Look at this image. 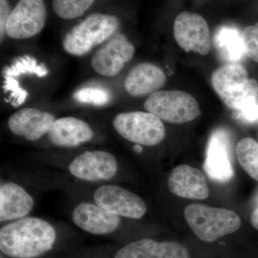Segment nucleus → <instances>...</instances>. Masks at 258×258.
I'll use <instances>...</instances> for the list:
<instances>
[{
	"label": "nucleus",
	"mask_w": 258,
	"mask_h": 258,
	"mask_svg": "<svg viewBox=\"0 0 258 258\" xmlns=\"http://www.w3.org/2000/svg\"><path fill=\"white\" fill-rule=\"evenodd\" d=\"M251 223L254 228L258 230V207L251 215Z\"/></svg>",
	"instance_id": "c85d7f7f"
},
{
	"label": "nucleus",
	"mask_w": 258,
	"mask_h": 258,
	"mask_svg": "<svg viewBox=\"0 0 258 258\" xmlns=\"http://www.w3.org/2000/svg\"><path fill=\"white\" fill-rule=\"evenodd\" d=\"M36 74L38 77H44L48 74V71L43 64L37 66V60L30 56L20 57L15 61V63L10 68H8L4 74L5 76H18L22 74Z\"/></svg>",
	"instance_id": "5701e85b"
},
{
	"label": "nucleus",
	"mask_w": 258,
	"mask_h": 258,
	"mask_svg": "<svg viewBox=\"0 0 258 258\" xmlns=\"http://www.w3.org/2000/svg\"><path fill=\"white\" fill-rule=\"evenodd\" d=\"M35 201L23 186L4 183L0 187V222H13L25 218L32 211Z\"/></svg>",
	"instance_id": "f3484780"
},
{
	"label": "nucleus",
	"mask_w": 258,
	"mask_h": 258,
	"mask_svg": "<svg viewBox=\"0 0 258 258\" xmlns=\"http://www.w3.org/2000/svg\"><path fill=\"white\" fill-rule=\"evenodd\" d=\"M76 101L81 103H90L96 106H103L110 101V93L104 88L96 87L83 88L74 94Z\"/></svg>",
	"instance_id": "b1692460"
},
{
	"label": "nucleus",
	"mask_w": 258,
	"mask_h": 258,
	"mask_svg": "<svg viewBox=\"0 0 258 258\" xmlns=\"http://www.w3.org/2000/svg\"><path fill=\"white\" fill-rule=\"evenodd\" d=\"M11 13L9 3L5 0L0 1V33H1V40H3L6 33V24L9 15Z\"/></svg>",
	"instance_id": "cd10ccee"
},
{
	"label": "nucleus",
	"mask_w": 258,
	"mask_h": 258,
	"mask_svg": "<svg viewBox=\"0 0 258 258\" xmlns=\"http://www.w3.org/2000/svg\"><path fill=\"white\" fill-rule=\"evenodd\" d=\"M113 125L120 137L137 145H157L165 137L162 120L149 112L118 113L113 118Z\"/></svg>",
	"instance_id": "423d86ee"
},
{
	"label": "nucleus",
	"mask_w": 258,
	"mask_h": 258,
	"mask_svg": "<svg viewBox=\"0 0 258 258\" xmlns=\"http://www.w3.org/2000/svg\"><path fill=\"white\" fill-rule=\"evenodd\" d=\"M242 39L244 53L254 62H258V24L244 28Z\"/></svg>",
	"instance_id": "393cba45"
},
{
	"label": "nucleus",
	"mask_w": 258,
	"mask_h": 258,
	"mask_svg": "<svg viewBox=\"0 0 258 258\" xmlns=\"http://www.w3.org/2000/svg\"><path fill=\"white\" fill-rule=\"evenodd\" d=\"M93 199L100 208L119 217L139 220L147 212L140 197L118 185H101L94 191Z\"/></svg>",
	"instance_id": "0eeeda50"
},
{
	"label": "nucleus",
	"mask_w": 258,
	"mask_h": 258,
	"mask_svg": "<svg viewBox=\"0 0 258 258\" xmlns=\"http://www.w3.org/2000/svg\"><path fill=\"white\" fill-rule=\"evenodd\" d=\"M134 52L133 44L124 35L116 34L96 51L91 59V66L97 74L113 77L132 60Z\"/></svg>",
	"instance_id": "9b49d317"
},
{
	"label": "nucleus",
	"mask_w": 258,
	"mask_h": 258,
	"mask_svg": "<svg viewBox=\"0 0 258 258\" xmlns=\"http://www.w3.org/2000/svg\"><path fill=\"white\" fill-rule=\"evenodd\" d=\"M239 118H242L249 123H253L258 120V103H251L242 111H239Z\"/></svg>",
	"instance_id": "bb28decb"
},
{
	"label": "nucleus",
	"mask_w": 258,
	"mask_h": 258,
	"mask_svg": "<svg viewBox=\"0 0 258 258\" xmlns=\"http://www.w3.org/2000/svg\"><path fill=\"white\" fill-rule=\"evenodd\" d=\"M114 258H189V254L179 242L146 238L125 244L117 251Z\"/></svg>",
	"instance_id": "2eb2a0df"
},
{
	"label": "nucleus",
	"mask_w": 258,
	"mask_h": 258,
	"mask_svg": "<svg viewBox=\"0 0 258 258\" xmlns=\"http://www.w3.org/2000/svg\"><path fill=\"white\" fill-rule=\"evenodd\" d=\"M166 81L164 71L155 64L143 62L129 71L124 81L127 92L132 96H147L157 92Z\"/></svg>",
	"instance_id": "a211bd4d"
},
{
	"label": "nucleus",
	"mask_w": 258,
	"mask_h": 258,
	"mask_svg": "<svg viewBox=\"0 0 258 258\" xmlns=\"http://www.w3.org/2000/svg\"><path fill=\"white\" fill-rule=\"evenodd\" d=\"M186 222L200 240L212 242L240 228L241 220L235 212L212 208L202 204H191L184 209Z\"/></svg>",
	"instance_id": "7ed1b4c3"
},
{
	"label": "nucleus",
	"mask_w": 258,
	"mask_h": 258,
	"mask_svg": "<svg viewBox=\"0 0 258 258\" xmlns=\"http://www.w3.org/2000/svg\"><path fill=\"white\" fill-rule=\"evenodd\" d=\"M204 168L211 179L220 182L229 181L233 176L230 139L223 129L215 131L210 137Z\"/></svg>",
	"instance_id": "f8f14e48"
},
{
	"label": "nucleus",
	"mask_w": 258,
	"mask_h": 258,
	"mask_svg": "<svg viewBox=\"0 0 258 258\" xmlns=\"http://www.w3.org/2000/svg\"><path fill=\"white\" fill-rule=\"evenodd\" d=\"M75 225L84 232L94 235H107L120 226V217L115 216L96 204L81 203L72 212Z\"/></svg>",
	"instance_id": "ddd939ff"
},
{
	"label": "nucleus",
	"mask_w": 258,
	"mask_h": 258,
	"mask_svg": "<svg viewBox=\"0 0 258 258\" xmlns=\"http://www.w3.org/2000/svg\"><path fill=\"white\" fill-rule=\"evenodd\" d=\"M174 35L176 42L186 52L208 55L211 40L209 25L201 15L183 12L174 23Z\"/></svg>",
	"instance_id": "1a4fd4ad"
},
{
	"label": "nucleus",
	"mask_w": 258,
	"mask_h": 258,
	"mask_svg": "<svg viewBox=\"0 0 258 258\" xmlns=\"http://www.w3.org/2000/svg\"><path fill=\"white\" fill-rule=\"evenodd\" d=\"M92 128L84 120L75 117L55 120L48 133L50 142L57 147H76L93 139Z\"/></svg>",
	"instance_id": "6ab92c4d"
},
{
	"label": "nucleus",
	"mask_w": 258,
	"mask_h": 258,
	"mask_svg": "<svg viewBox=\"0 0 258 258\" xmlns=\"http://www.w3.org/2000/svg\"><path fill=\"white\" fill-rule=\"evenodd\" d=\"M47 10L41 0H21L13 8L6 24V34L16 40L30 38L42 31Z\"/></svg>",
	"instance_id": "6e6552de"
},
{
	"label": "nucleus",
	"mask_w": 258,
	"mask_h": 258,
	"mask_svg": "<svg viewBox=\"0 0 258 258\" xmlns=\"http://www.w3.org/2000/svg\"><path fill=\"white\" fill-rule=\"evenodd\" d=\"M236 155L242 169L258 181V144L252 138L241 139L236 147Z\"/></svg>",
	"instance_id": "412c9836"
},
{
	"label": "nucleus",
	"mask_w": 258,
	"mask_h": 258,
	"mask_svg": "<svg viewBox=\"0 0 258 258\" xmlns=\"http://www.w3.org/2000/svg\"><path fill=\"white\" fill-rule=\"evenodd\" d=\"M134 150L137 152H141L142 151V147L140 145H136L134 147Z\"/></svg>",
	"instance_id": "c756f323"
},
{
	"label": "nucleus",
	"mask_w": 258,
	"mask_h": 258,
	"mask_svg": "<svg viewBox=\"0 0 258 258\" xmlns=\"http://www.w3.org/2000/svg\"><path fill=\"white\" fill-rule=\"evenodd\" d=\"M212 86L229 108L242 111L251 103L257 102L258 83L249 79L245 68L240 64H229L214 71Z\"/></svg>",
	"instance_id": "f03ea898"
},
{
	"label": "nucleus",
	"mask_w": 258,
	"mask_h": 258,
	"mask_svg": "<svg viewBox=\"0 0 258 258\" xmlns=\"http://www.w3.org/2000/svg\"><path fill=\"white\" fill-rule=\"evenodd\" d=\"M119 20L111 15L93 13L76 25L63 40L64 50L73 55H86L115 33Z\"/></svg>",
	"instance_id": "20e7f679"
},
{
	"label": "nucleus",
	"mask_w": 258,
	"mask_h": 258,
	"mask_svg": "<svg viewBox=\"0 0 258 258\" xmlns=\"http://www.w3.org/2000/svg\"><path fill=\"white\" fill-rule=\"evenodd\" d=\"M55 227L39 217H25L0 229V250L13 258H35L53 248Z\"/></svg>",
	"instance_id": "f257e3e1"
},
{
	"label": "nucleus",
	"mask_w": 258,
	"mask_h": 258,
	"mask_svg": "<svg viewBox=\"0 0 258 258\" xmlns=\"http://www.w3.org/2000/svg\"><path fill=\"white\" fill-rule=\"evenodd\" d=\"M93 3V0H55L52 8L57 16L71 20L84 14Z\"/></svg>",
	"instance_id": "4be33fe9"
},
{
	"label": "nucleus",
	"mask_w": 258,
	"mask_h": 258,
	"mask_svg": "<svg viewBox=\"0 0 258 258\" xmlns=\"http://www.w3.org/2000/svg\"><path fill=\"white\" fill-rule=\"evenodd\" d=\"M254 203L258 207V189L257 192L255 194V195H254Z\"/></svg>",
	"instance_id": "7c9ffc66"
},
{
	"label": "nucleus",
	"mask_w": 258,
	"mask_h": 258,
	"mask_svg": "<svg viewBox=\"0 0 258 258\" xmlns=\"http://www.w3.org/2000/svg\"><path fill=\"white\" fill-rule=\"evenodd\" d=\"M5 83L4 89L5 91H11L13 92L11 96L16 99V103L14 106H20V105L23 104L28 96V92L20 88L19 86L18 81L13 79V77L5 76Z\"/></svg>",
	"instance_id": "a878e982"
},
{
	"label": "nucleus",
	"mask_w": 258,
	"mask_h": 258,
	"mask_svg": "<svg viewBox=\"0 0 258 258\" xmlns=\"http://www.w3.org/2000/svg\"><path fill=\"white\" fill-rule=\"evenodd\" d=\"M116 159L106 151H88L71 161L69 171L76 179L88 182L108 181L118 172Z\"/></svg>",
	"instance_id": "9d476101"
},
{
	"label": "nucleus",
	"mask_w": 258,
	"mask_h": 258,
	"mask_svg": "<svg viewBox=\"0 0 258 258\" xmlns=\"http://www.w3.org/2000/svg\"><path fill=\"white\" fill-rule=\"evenodd\" d=\"M144 108L159 119L177 124L188 123L202 114L195 97L176 90L152 93L144 103Z\"/></svg>",
	"instance_id": "39448f33"
},
{
	"label": "nucleus",
	"mask_w": 258,
	"mask_h": 258,
	"mask_svg": "<svg viewBox=\"0 0 258 258\" xmlns=\"http://www.w3.org/2000/svg\"><path fill=\"white\" fill-rule=\"evenodd\" d=\"M215 45L223 58L240 60L244 53L242 34L237 29L222 27L215 35Z\"/></svg>",
	"instance_id": "aec40b11"
},
{
	"label": "nucleus",
	"mask_w": 258,
	"mask_h": 258,
	"mask_svg": "<svg viewBox=\"0 0 258 258\" xmlns=\"http://www.w3.org/2000/svg\"><path fill=\"white\" fill-rule=\"evenodd\" d=\"M55 121V117L50 113L25 108L10 117L8 127L15 135L35 142L48 134Z\"/></svg>",
	"instance_id": "4468645a"
},
{
	"label": "nucleus",
	"mask_w": 258,
	"mask_h": 258,
	"mask_svg": "<svg viewBox=\"0 0 258 258\" xmlns=\"http://www.w3.org/2000/svg\"><path fill=\"white\" fill-rule=\"evenodd\" d=\"M171 192L180 198L205 200L210 195L208 183L201 171L181 164L171 171L168 180Z\"/></svg>",
	"instance_id": "dca6fc26"
}]
</instances>
